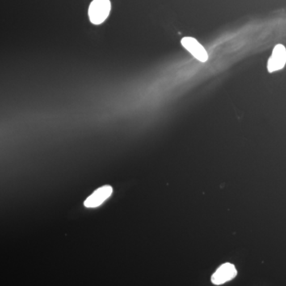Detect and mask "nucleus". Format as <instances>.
I'll return each mask as SVG.
<instances>
[{
    "label": "nucleus",
    "mask_w": 286,
    "mask_h": 286,
    "mask_svg": "<svg viewBox=\"0 0 286 286\" xmlns=\"http://www.w3.org/2000/svg\"><path fill=\"white\" fill-rule=\"evenodd\" d=\"M113 189L111 186H105L95 190L85 201L87 208H96L103 204L112 194Z\"/></svg>",
    "instance_id": "nucleus-5"
},
{
    "label": "nucleus",
    "mask_w": 286,
    "mask_h": 286,
    "mask_svg": "<svg viewBox=\"0 0 286 286\" xmlns=\"http://www.w3.org/2000/svg\"><path fill=\"white\" fill-rule=\"evenodd\" d=\"M286 64V48L283 45H277L273 50L272 55L268 61V71L273 73L281 70Z\"/></svg>",
    "instance_id": "nucleus-4"
},
{
    "label": "nucleus",
    "mask_w": 286,
    "mask_h": 286,
    "mask_svg": "<svg viewBox=\"0 0 286 286\" xmlns=\"http://www.w3.org/2000/svg\"><path fill=\"white\" fill-rule=\"evenodd\" d=\"M111 10L109 0H93L89 6V15L93 24H100L106 20Z\"/></svg>",
    "instance_id": "nucleus-1"
},
{
    "label": "nucleus",
    "mask_w": 286,
    "mask_h": 286,
    "mask_svg": "<svg viewBox=\"0 0 286 286\" xmlns=\"http://www.w3.org/2000/svg\"><path fill=\"white\" fill-rule=\"evenodd\" d=\"M182 45L198 61L203 63L208 61V52L196 39L191 37H186L182 39Z\"/></svg>",
    "instance_id": "nucleus-2"
},
{
    "label": "nucleus",
    "mask_w": 286,
    "mask_h": 286,
    "mask_svg": "<svg viewBox=\"0 0 286 286\" xmlns=\"http://www.w3.org/2000/svg\"><path fill=\"white\" fill-rule=\"evenodd\" d=\"M237 276V270L232 263H224L216 270L212 276V282L216 286H220L230 282Z\"/></svg>",
    "instance_id": "nucleus-3"
}]
</instances>
